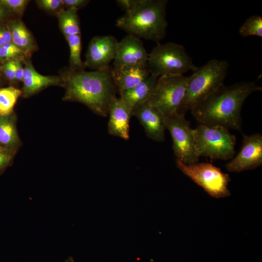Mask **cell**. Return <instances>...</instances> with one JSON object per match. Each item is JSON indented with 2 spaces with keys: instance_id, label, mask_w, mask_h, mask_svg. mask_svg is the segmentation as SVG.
<instances>
[{
  "instance_id": "1",
  "label": "cell",
  "mask_w": 262,
  "mask_h": 262,
  "mask_svg": "<svg viewBox=\"0 0 262 262\" xmlns=\"http://www.w3.org/2000/svg\"><path fill=\"white\" fill-rule=\"evenodd\" d=\"M111 68L91 71L66 68L60 75L65 90L62 99L81 103L98 115L108 116L117 93Z\"/></svg>"
},
{
  "instance_id": "2",
  "label": "cell",
  "mask_w": 262,
  "mask_h": 262,
  "mask_svg": "<svg viewBox=\"0 0 262 262\" xmlns=\"http://www.w3.org/2000/svg\"><path fill=\"white\" fill-rule=\"evenodd\" d=\"M258 91H262V87L252 81L229 86L223 84L191 111L199 124L241 131L242 106L248 96Z\"/></svg>"
},
{
  "instance_id": "3",
  "label": "cell",
  "mask_w": 262,
  "mask_h": 262,
  "mask_svg": "<svg viewBox=\"0 0 262 262\" xmlns=\"http://www.w3.org/2000/svg\"><path fill=\"white\" fill-rule=\"evenodd\" d=\"M167 3V0H141L135 8L119 17L115 25L127 34L160 43L168 26Z\"/></svg>"
},
{
  "instance_id": "4",
  "label": "cell",
  "mask_w": 262,
  "mask_h": 262,
  "mask_svg": "<svg viewBox=\"0 0 262 262\" xmlns=\"http://www.w3.org/2000/svg\"><path fill=\"white\" fill-rule=\"evenodd\" d=\"M229 66L226 60L212 59L193 71L178 113L185 115L224 84Z\"/></svg>"
},
{
  "instance_id": "5",
  "label": "cell",
  "mask_w": 262,
  "mask_h": 262,
  "mask_svg": "<svg viewBox=\"0 0 262 262\" xmlns=\"http://www.w3.org/2000/svg\"><path fill=\"white\" fill-rule=\"evenodd\" d=\"M147 67L157 77L183 75L196 67L181 45L173 42L158 43L148 54Z\"/></svg>"
},
{
  "instance_id": "6",
  "label": "cell",
  "mask_w": 262,
  "mask_h": 262,
  "mask_svg": "<svg viewBox=\"0 0 262 262\" xmlns=\"http://www.w3.org/2000/svg\"><path fill=\"white\" fill-rule=\"evenodd\" d=\"M193 133L199 157L223 160L234 157L236 138L228 128L218 125L198 124L193 129Z\"/></svg>"
},
{
  "instance_id": "7",
  "label": "cell",
  "mask_w": 262,
  "mask_h": 262,
  "mask_svg": "<svg viewBox=\"0 0 262 262\" xmlns=\"http://www.w3.org/2000/svg\"><path fill=\"white\" fill-rule=\"evenodd\" d=\"M177 167L212 197L224 198L230 195L228 188L229 175L214 165L206 163L185 164L176 160Z\"/></svg>"
},
{
  "instance_id": "8",
  "label": "cell",
  "mask_w": 262,
  "mask_h": 262,
  "mask_svg": "<svg viewBox=\"0 0 262 262\" xmlns=\"http://www.w3.org/2000/svg\"><path fill=\"white\" fill-rule=\"evenodd\" d=\"M164 123L172 137L176 160L185 164L198 162L199 156L195 145L193 129L185 115L177 113L165 116Z\"/></svg>"
},
{
  "instance_id": "9",
  "label": "cell",
  "mask_w": 262,
  "mask_h": 262,
  "mask_svg": "<svg viewBox=\"0 0 262 262\" xmlns=\"http://www.w3.org/2000/svg\"><path fill=\"white\" fill-rule=\"evenodd\" d=\"M188 77H160L149 101L164 116L177 113L184 98Z\"/></svg>"
},
{
  "instance_id": "10",
  "label": "cell",
  "mask_w": 262,
  "mask_h": 262,
  "mask_svg": "<svg viewBox=\"0 0 262 262\" xmlns=\"http://www.w3.org/2000/svg\"><path fill=\"white\" fill-rule=\"evenodd\" d=\"M262 164V135L256 133L243 134L241 147L237 154L226 164L230 172L253 170Z\"/></svg>"
},
{
  "instance_id": "11",
  "label": "cell",
  "mask_w": 262,
  "mask_h": 262,
  "mask_svg": "<svg viewBox=\"0 0 262 262\" xmlns=\"http://www.w3.org/2000/svg\"><path fill=\"white\" fill-rule=\"evenodd\" d=\"M118 41L111 35L96 36L90 40L84 62L85 67L94 70L109 68L114 61Z\"/></svg>"
},
{
  "instance_id": "12",
  "label": "cell",
  "mask_w": 262,
  "mask_h": 262,
  "mask_svg": "<svg viewBox=\"0 0 262 262\" xmlns=\"http://www.w3.org/2000/svg\"><path fill=\"white\" fill-rule=\"evenodd\" d=\"M148 53L142 41L134 36L127 34L118 41L114 67L126 66H147Z\"/></svg>"
},
{
  "instance_id": "13",
  "label": "cell",
  "mask_w": 262,
  "mask_h": 262,
  "mask_svg": "<svg viewBox=\"0 0 262 262\" xmlns=\"http://www.w3.org/2000/svg\"><path fill=\"white\" fill-rule=\"evenodd\" d=\"M135 116L143 127L146 135L157 142H162L165 139L166 129L164 116L149 101L142 103L132 111Z\"/></svg>"
},
{
  "instance_id": "14",
  "label": "cell",
  "mask_w": 262,
  "mask_h": 262,
  "mask_svg": "<svg viewBox=\"0 0 262 262\" xmlns=\"http://www.w3.org/2000/svg\"><path fill=\"white\" fill-rule=\"evenodd\" d=\"M21 89L22 96L29 98L51 86L63 87L60 76H44L39 73L33 67L30 58L24 61V74Z\"/></svg>"
},
{
  "instance_id": "15",
  "label": "cell",
  "mask_w": 262,
  "mask_h": 262,
  "mask_svg": "<svg viewBox=\"0 0 262 262\" xmlns=\"http://www.w3.org/2000/svg\"><path fill=\"white\" fill-rule=\"evenodd\" d=\"M108 115V133L128 140L130 138V121L132 116V110L120 97H116L111 104Z\"/></svg>"
},
{
  "instance_id": "16",
  "label": "cell",
  "mask_w": 262,
  "mask_h": 262,
  "mask_svg": "<svg viewBox=\"0 0 262 262\" xmlns=\"http://www.w3.org/2000/svg\"><path fill=\"white\" fill-rule=\"evenodd\" d=\"M111 74L119 94L133 88L150 74L147 66H111Z\"/></svg>"
},
{
  "instance_id": "17",
  "label": "cell",
  "mask_w": 262,
  "mask_h": 262,
  "mask_svg": "<svg viewBox=\"0 0 262 262\" xmlns=\"http://www.w3.org/2000/svg\"><path fill=\"white\" fill-rule=\"evenodd\" d=\"M11 35L12 42L22 52L26 58H30L38 49L37 45L31 33L19 18L7 21Z\"/></svg>"
},
{
  "instance_id": "18",
  "label": "cell",
  "mask_w": 262,
  "mask_h": 262,
  "mask_svg": "<svg viewBox=\"0 0 262 262\" xmlns=\"http://www.w3.org/2000/svg\"><path fill=\"white\" fill-rule=\"evenodd\" d=\"M158 79V77L150 74L139 84L119 94L120 98L133 111L137 106L149 101Z\"/></svg>"
},
{
  "instance_id": "19",
  "label": "cell",
  "mask_w": 262,
  "mask_h": 262,
  "mask_svg": "<svg viewBox=\"0 0 262 262\" xmlns=\"http://www.w3.org/2000/svg\"><path fill=\"white\" fill-rule=\"evenodd\" d=\"M16 122L15 112L8 115H0V147L16 153L21 146Z\"/></svg>"
},
{
  "instance_id": "20",
  "label": "cell",
  "mask_w": 262,
  "mask_h": 262,
  "mask_svg": "<svg viewBox=\"0 0 262 262\" xmlns=\"http://www.w3.org/2000/svg\"><path fill=\"white\" fill-rule=\"evenodd\" d=\"M56 15L58 19L60 29L65 37L70 35L81 34L78 10L63 8Z\"/></svg>"
},
{
  "instance_id": "21",
  "label": "cell",
  "mask_w": 262,
  "mask_h": 262,
  "mask_svg": "<svg viewBox=\"0 0 262 262\" xmlns=\"http://www.w3.org/2000/svg\"><path fill=\"white\" fill-rule=\"evenodd\" d=\"M20 96L21 90L15 86L0 87V115H8L14 112L15 105Z\"/></svg>"
},
{
  "instance_id": "22",
  "label": "cell",
  "mask_w": 262,
  "mask_h": 262,
  "mask_svg": "<svg viewBox=\"0 0 262 262\" xmlns=\"http://www.w3.org/2000/svg\"><path fill=\"white\" fill-rule=\"evenodd\" d=\"M69 48V66L76 71H83L85 68L84 62L81 59V35H70L65 37Z\"/></svg>"
},
{
  "instance_id": "23",
  "label": "cell",
  "mask_w": 262,
  "mask_h": 262,
  "mask_svg": "<svg viewBox=\"0 0 262 262\" xmlns=\"http://www.w3.org/2000/svg\"><path fill=\"white\" fill-rule=\"evenodd\" d=\"M240 34L243 37L257 36L262 37V17L255 15L247 18L239 29Z\"/></svg>"
},
{
  "instance_id": "24",
  "label": "cell",
  "mask_w": 262,
  "mask_h": 262,
  "mask_svg": "<svg viewBox=\"0 0 262 262\" xmlns=\"http://www.w3.org/2000/svg\"><path fill=\"white\" fill-rule=\"evenodd\" d=\"M25 58L22 52L12 42L0 47V64L10 60Z\"/></svg>"
},
{
  "instance_id": "25",
  "label": "cell",
  "mask_w": 262,
  "mask_h": 262,
  "mask_svg": "<svg viewBox=\"0 0 262 262\" xmlns=\"http://www.w3.org/2000/svg\"><path fill=\"white\" fill-rule=\"evenodd\" d=\"M29 2L28 0H0V2L16 18H19L23 15Z\"/></svg>"
},
{
  "instance_id": "26",
  "label": "cell",
  "mask_w": 262,
  "mask_h": 262,
  "mask_svg": "<svg viewBox=\"0 0 262 262\" xmlns=\"http://www.w3.org/2000/svg\"><path fill=\"white\" fill-rule=\"evenodd\" d=\"M15 60H10L0 64L1 74L10 85L14 86L15 83Z\"/></svg>"
},
{
  "instance_id": "27",
  "label": "cell",
  "mask_w": 262,
  "mask_h": 262,
  "mask_svg": "<svg viewBox=\"0 0 262 262\" xmlns=\"http://www.w3.org/2000/svg\"><path fill=\"white\" fill-rule=\"evenodd\" d=\"M35 2L40 9L56 15L64 8L63 0H37Z\"/></svg>"
},
{
  "instance_id": "28",
  "label": "cell",
  "mask_w": 262,
  "mask_h": 262,
  "mask_svg": "<svg viewBox=\"0 0 262 262\" xmlns=\"http://www.w3.org/2000/svg\"><path fill=\"white\" fill-rule=\"evenodd\" d=\"M16 153L0 147V175L12 164Z\"/></svg>"
},
{
  "instance_id": "29",
  "label": "cell",
  "mask_w": 262,
  "mask_h": 262,
  "mask_svg": "<svg viewBox=\"0 0 262 262\" xmlns=\"http://www.w3.org/2000/svg\"><path fill=\"white\" fill-rule=\"evenodd\" d=\"M12 42V35L7 22L0 24V47Z\"/></svg>"
},
{
  "instance_id": "30",
  "label": "cell",
  "mask_w": 262,
  "mask_h": 262,
  "mask_svg": "<svg viewBox=\"0 0 262 262\" xmlns=\"http://www.w3.org/2000/svg\"><path fill=\"white\" fill-rule=\"evenodd\" d=\"M141 1V0H117L116 2L118 6L127 13L135 8Z\"/></svg>"
},
{
  "instance_id": "31",
  "label": "cell",
  "mask_w": 262,
  "mask_h": 262,
  "mask_svg": "<svg viewBox=\"0 0 262 262\" xmlns=\"http://www.w3.org/2000/svg\"><path fill=\"white\" fill-rule=\"evenodd\" d=\"M89 1L87 0H63L64 7L66 9H73L78 10L86 6Z\"/></svg>"
},
{
  "instance_id": "32",
  "label": "cell",
  "mask_w": 262,
  "mask_h": 262,
  "mask_svg": "<svg viewBox=\"0 0 262 262\" xmlns=\"http://www.w3.org/2000/svg\"><path fill=\"white\" fill-rule=\"evenodd\" d=\"M25 59H16L15 61L16 84L22 81L24 74V66L23 64Z\"/></svg>"
},
{
  "instance_id": "33",
  "label": "cell",
  "mask_w": 262,
  "mask_h": 262,
  "mask_svg": "<svg viewBox=\"0 0 262 262\" xmlns=\"http://www.w3.org/2000/svg\"><path fill=\"white\" fill-rule=\"evenodd\" d=\"M16 17L5 6L0 2V24L6 22Z\"/></svg>"
},
{
  "instance_id": "34",
  "label": "cell",
  "mask_w": 262,
  "mask_h": 262,
  "mask_svg": "<svg viewBox=\"0 0 262 262\" xmlns=\"http://www.w3.org/2000/svg\"><path fill=\"white\" fill-rule=\"evenodd\" d=\"M7 82L3 77L0 69V88L2 87Z\"/></svg>"
},
{
  "instance_id": "35",
  "label": "cell",
  "mask_w": 262,
  "mask_h": 262,
  "mask_svg": "<svg viewBox=\"0 0 262 262\" xmlns=\"http://www.w3.org/2000/svg\"><path fill=\"white\" fill-rule=\"evenodd\" d=\"M64 262H75V261L72 257H70Z\"/></svg>"
}]
</instances>
